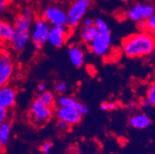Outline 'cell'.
Here are the masks:
<instances>
[{
  "mask_svg": "<svg viewBox=\"0 0 155 154\" xmlns=\"http://www.w3.org/2000/svg\"><path fill=\"white\" fill-rule=\"evenodd\" d=\"M122 49L126 56L131 59L147 56L155 50V37L148 32H140L124 38Z\"/></svg>",
  "mask_w": 155,
  "mask_h": 154,
  "instance_id": "6da1fadb",
  "label": "cell"
},
{
  "mask_svg": "<svg viewBox=\"0 0 155 154\" xmlns=\"http://www.w3.org/2000/svg\"><path fill=\"white\" fill-rule=\"evenodd\" d=\"M91 5L92 0H73L67 11L66 26L70 29L78 26Z\"/></svg>",
  "mask_w": 155,
  "mask_h": 154,
  "instance_id": "7a4b0ae2",
  "label": "cell"
},
{
  "mask_svg": "<svg viewBox=\"0 0 155 154\" xmlns=\"http://www.w3.org/2000/svg\"><path fill=\"white\" fill-rule=\"evenodd\" d=\"M54 115L53 107L43 105L37 99L34 100L31 103L29 111V120L35 126H41L50 120Z\"/></svg>",
  "mask_w": 155,
  "mask_h": 154,
  "instance_id": "3957f363",
  "label": "cell"
},
{
  "mask_svg": "<svg viewBox=\"0 0 155 154\" xmlns=\"http://www.w3.org/2000/svg\"><path fill=\"white\" fill-rule=\"evenodd\" d=\"M51 25L43 17H38L32 22V30L30 29V38L32 42L44 44L47 42L48 36Z\"/></svg>",
  "mask_w": 155,
  "mask_h": 154,
  "instance_id": "277c9868",
  "label": "cell"
},
{
  "mask_svg": "<svg viewBox=\"0 0 155 154\" xmlns=\"http://www.w3.org/2000/svg\"><path fill=\"white\" fill-rule=\"evenodd\" d=\"M154 13L155 8L152 5L137 3L129 8L126 15L129 20L137 23L140 21L147 20Z\"/></svg>",
  "mask_w": 155,
  "mask_h": 154,
  "instance_id": "5b68a950",
  "label": "cell"
},
{
  "mask_svg": "<svg viewBox=\"0 0 155 154\" xmlns=\"http://www.w3.org/2000/svg\"><path fill=\"white\" fill-rule=\"evenodd\" d=\"M14 72L12 56L9 52L0 50V87L8 84Z\"/></svg>",
  "mask_w": 155,
  "mask_h": 154,
  "instance_id": "8992f818",
  "label": "cell"
},
{
  "mask_svg": "<svg viewBox=\"0 0 155 154\" xmlns=\"http://www.w3.org/2000/svg\"><path fill=\"white\" fill-rule=\"evenodd\" d=\"M70 29L66 25L51 26L47 42L55 48L63 47L70 36Z\"/></svg>",
  "mask_w": 155,
  "mask_h": 154,
  "instance_id": "52a82bcc",
  "label": "cell"
},
{
  "mask_svg": "<svg viewBox=\"0 0 155 154\" xmlns=\"http://www.w3.org/2000/svg\"><path fill=\"white\" fill-rule=\"evenodd\" d=\"M43 18L52 26L66 25L67 11H65L63 8L58 5H49L44 9Z\"/></svg>",
  "mask_w": 155,
  "mask_h": 154,
  "instance_id": "ba28073f",
  "label": "cell"
},
{
  "mask_svg": "<svg viewBox=\"0 0 155 154\" xmlns=\"http://www.w3.org/2000/svg\"><path fill=\"white\" fill-rule=\"evenodd\" d=\"M54 115L58 120L67 122L70 126L80 123L82 120L83 115L78 110L71 106H58L54 110Z\"/></svg>",
  "mask_w": 155,
  "mask_h": 154,
  "instance_id": "9c48e42d",
  "label": "cell"
},
{
  "mask_svg": "<svg viewBox=\"0 0 155 154\" xmlns=\"http://www.w3.org/2000/svg\"><path fill=\"white\" fill-rule=\"evenodd\" d=\"M111 35H101L99 34L90 43L91 52L98 56H104L109 53L111 46Z\"/></svg>",
  "mask_w": 155,
  "mask_h": 154,
  "instance_id": "30bf717a",
  "label": "cell"
},
{
  "mask_svg": "<svg viewBox=\"0 0 155 154\" xmlns=\"http://www.w3.org/2000/svg\"><path fill=\"white\" fill-rule=\"evenodd\" d=\"M30 39V30H20L14 29L13 35L8 44L16 53H21L25 49Z\"/></svg>",
  "mask_w": 155,
  "mask_h": 154,
  "instance_id": "8fae6325",
  "label": "cell"
},
{
  "mask_svg": "<svg viewBox=\"0 0 155 154\" xmlns=\"http://www.w3.org/2000/svg\"><path fill=\"white\" fill-rule=\"evenodd\" d=\"M17 93L13 87L6 84L0 87V106L11 110L16 102Z\"/></svg>",
  "mask_w": 155,
  "mask_h": 154,
  "instance_id": "7c38bea8",
  "label": "cell"
},
{
  "mask_svg": "<svg viewBox=\"0 0 155 154\" xmlns=\"http://www.w3.org/2000/svg\"><path fill=\"white\" fill-rule=\"evenodd\" d=\"M56 104L60 106H71L77 110L82 115H86L88 113L89 109L84 104L76 100L74 97L67 95H60L56 99Z\"/></svg>",
  "mask_w": 155,
  "mask_h": 154,
  "instance_id": "4fadbf2b",
  "label": "cell"
},
{
  "mask_svg": "<svg viewBox=\"0 0 155 154\" xmlns=\"http://www.w3.org/2000/svg\"><path fill=\"white\" fill-rule=\"evenodd\" d=\"M68 56L71 63L75 67H81L84 65L85 54L82 48L78 45H72L69 47Z\"/></svg>",
  "mask_w": 155,
  "mask_h": 154,
  "instance_id": "5bb4252c",
  "label": "cell"
},
{
  "mask_svg": "<svg viewBox=\"0 0 155 154\" xmlns=\"http://www.w3.org/2000/svg\"><path fill=\"white\" fill-rule=\"evenodd\" d=\"M130 126L134 129H143L148 127L151 123L150 119L146 114L138 113L132 115L129 119Z\"/></svg>",
  "mask_w": 155,
  "mask_h": 154,
  "instance_id": "9a60e30c",
  "label": "cell"
},
{
  "mask_svg": "<svg viewBox=\"0 0 155 154\" xmlns=\"http://www.w3.org/2000/svg\"><path fill=\"white\" fill-rule=\"evenodd\" d=\"M98 35H99V31L95 25L91 26H82L80 30V39L83 42L87 44H90Z\"/></svg>",
  "mask_w": 155,
  "mask_h": 154,
  "instance_id": "2e32d148",
  "label": "cell"
},
{
  "mask_svg": "<svg viewBox=\"0 0 155 154\" xmlns=\"http://www.w3.org/2000/svg\"><path fill=\"white\" fill-rule=\"evenodd\" d=\"M13 32V24L6 20H0V41L4 43H9Z\"/></svg>",
  "mask_w": 155,
  "mask_h": 154,
  "instance_id": "e0dca14e",
  "label": "cell"
},
{
  "mask_svg": "<svg viewBox=\"0 0 155 154\" xmlns=\"http://www.w3.org/2000/svg\"><path fill=\"white\" fill-rule=\"evenodd\" d=\"M12 124L9 121L3 123L0 125V149H4L10 140Z\"/></svg>",
  "mask_w": 155,
  "mask_h": 154,
  "instance_id": "ac0fdd59",
  "label": "cell"
},
{
  "mask_svg": "<svg viewBox=\"0 0 155 154\" xmlns=\"http://www.w3.org/2000/svg\"><path fill=\"white\" fill-rule=\"evenodd\" d=\"M32 22H33V19L24 16L23 15L19 13L14 19V29H20V30H30Z\"/></svg>",
  "mask_w": 155,
  "mask_h": 154,
  "instance_id": "d6986e66",
  "label": "cell"
},
{
  "mask_svg": "<svg viewBox=\"0 0 155 154\" xmlns=\"http://www.w3.org/2000/svg\"><path fill=\"white\" fill-rule=\"evenodd\" d=\"M36 99L40 103H42L43 105L47 106L53 107V108L54 106L56 105V99L54 95V93L50 91H48V90L39 93Z\"/></svg>",
  "mask_w": 155,
  "mask_h": 154,
  "instance_id": "ffe728a7",
  "label": "cell"
},
{
  "mask_svg": "<svg viewBox=\"0 0 155 154\" xmlns=\"http://www.w3.org/2000/svg\"><path fill=\"white\" fill-rule=\"evenodd\" d=\"M94 25H96V27L99 31V34H101V35L110 34L109 26L107 24V22L101 18H97V19H94Z\"/></svg>",
  "mask_w": 155,
  "mask_h": 154,
  "instance_id": "44dd1931",
  "label": "cell"
},
{
  "mask_svg": "<svg viewBox=\"0 0 155 154\" xmlns=\"http://www.w3.org/2000/svg\"><path fill=\"white\" fill-rule=\"evenodd\" d=\"M147 100L151 106H155V83H151L147 92Z\"/></svg>",
  "mask_w": 155,
  "mask_h": 154,
  "instance_id": "7402d4cb",
  "label": "cell"
},
{
  "mask_svg": "<svg viewBox=\"0 0 155 154\" xmlns=\"http://www.w3.org/2000/svg\"><path fill=\"white\" fill-rule=\"evenodd\" d=\"M68 90V85L65 82H58L54 87L55 93L58 95H63Z\"/></svg>",
  "mask_w": 155,
  "mask_h": 154,
  "instance_id": "603a6c76",
  "label": "cell"
},
{
  "mask_svg": "<svg viewBox=\"0 0 155 154\" xmlns=\"http://www.w3.org/2000/svg\"><path fill=\"white\" fill-rule=\"evenodd\" d=\"M146 32L152 35H155V13L146 20Z\"/></svg>",
  "mask_w": 155,
  "mask_h": 154,
  "instance_id": "cb8c5ba5",
  "label": "cell"
},
{
  "mask_svg": "<svg viewBox=\"0 0 155 154\" xmlns=\"http://www.w3.org/2000/svg\"><path fill=\"white\" fill-rule=\"evenodd\" d=\"M9 110L0 106V125L3 123L9 121Z\"/></svg>",
  "mask_w": 155,
  "mask_h": 154,
  "instance_id": "d4e9b609",
  "label": "cell"
},
{
  "mask_svg": "<svg viewBox=\"0 0 155 154\" xmlns=\"http://www.w3.org/2000/svg\"><path fill=\"white\" fill-rule=\"evenodd\" d=\"M20 13L23 15L24 16L29 17L31 19H33V16H34V12L32 10V8L29 6L23 7L22 8V10H21Z\"/></svg>",
  "mask_w": 155,
  "mask_h": 154,
  "instance_id": "484cf974",
  "label": "cell"
},
{
  "mask_svg": "<svg viewBox=\"0 0 155 154\" xmlns=\"http://www.w3.org/2000/svg\"><path fill=\"white\" fill-rule=\"evenodd\" d=\"M56 126H57V128H58L60 130L63 131V132H67V131H68L69 129H70V127H71V126H70V124H68L67 122H65V121L63 120L57 121Z\"/></svg>",
  "mask_w": 155,
  "mask_h": 154,
  "instance_id": "4316f807",
  "label": "cell"
},
{
  "mask_svg": "<svg viewBox=\"0 0 155 154\" xmlns=\"http://www.w3.org/2000/svg\"><path fill=\"white\" fill-rule=\"evenodd\" d=\"M52 143L50 142H44L40 146V150L43 154H48L51 150Z\"/></svg>",
  "mask_w": 155,
  "mask_h": 154,
  "instance_id": "83f0119b",
  "label": "cell"
},
{
  "mask_svg": "<svg viewBox=\"0 0 155 154\" xmlns=\"http://www.w3.org/2000/svg\"><path fill=\"white\" fill-rule=\"evenodd\" d=\"M9 2L7 0H0V15L5 12L9 7Z\"/></svg>",
  "mask_w": 155,
  "mask_h": 154,
  "instance_id": "f1b7e54d",
  "label": "cell"
},
{
  "mask_svg": "<svg viewBox=\"0 0 155 154\" xmlns=\"http://www.w3.org/2000/svg\"><path fill=\"white\" fill-rule=\"evenodd\" d=\"M93 25H94V19L92 18L87 17L82 20V26H91Z\"/></svg>",
  "mask_w": 155,
  "mask_h": 154,
  "instance_id": "f546056e",
  "label": "cell"
},
{
  "mask_svg": "<svg viewBox=\"0 0 155 154\" xmlns=\"http://www.w3.org/2000/svg\"><path fill=\"white\" fill-rule=\"evenodd\" d=\"M137 27L138 29H140V32H146V29H147L146 20H143L137 22Z\"/></svg>",
  "mask_w": 155,
  "mask_h": 154,
  "instance_id": "4dcf8cb0",
  "label": "cell"
},
{
  "mask_svg": "<svg viewBox=\"0 0 155 154\" xmlns=\"http://www.w3.org/2000/svg\"><path fill=\"white\" fill-rule=\"evenodd\" d=\"M47 90V85L45 83H39L37 87V91L39 92V93H43V92L46 91Z\"/></svg>",
  "mask_w": 155,
  "mask_h": 154,
  "instance_id": "1f68e13d",
  "label": "cell"
},
{
  "mask_svg": "<svg viewBox=\"0 0 155 154\" xmlns=\"http://www.w3.org/2000/svg\"><path fill=\"white\" fill-rule=\"evenodd\" d=\"M101 109L103 111H109V108H108V102H103L101 104Z\"/></svg>",
  "mask_w": 155,
  "mask_h": 154,
  "instance_id": "d6a6232c",
  "label": "cell"
},
{
  "mask_svg": "<svg viewBox=\"0 0 155 154\" xmlns=\"http://www.w3.org/2000/svg\"><path fill=\"white\" fill-rule=\"evenodd\" d=\"M127 108L130 110H134L137 108V104L135 102H130L127 105Z\"/></svg>",
  "mask_w": 155,
  "mask_h": 154,
  "instance_id": "836d02e7",
  "label": "cell"
},
{
  "mask_svg": "<svg viewBox=\"0 0 155 154\" xmlns=\"http://www.w3.org/2000/svg\"><path fill=\"white\" fill-rule=\"evenodd\" d=\"M33 46H34V48L36 49V50H40V49H43V44H42V43H40V42H33Z\"/></svg>",
  "mask_w": 155,
  "mask_h": 154,
  "instance_id": "e575fe53",
  "label": "cell"
},
{
  "mask_svg": "<svg viewBox=\"0 0 155 154\" xmlns=\"http://www.w3.org/2000/svg\"><path fill=\"white\" fill-rule=\"evenodd\" d=\"M108 108H109V111L115 110L117 108V103L113 102H108Z\"/></svg>",
  "mask_w": 155,
  "mask_h": 154,
  "instance_id": "d590c367",
  "label": "cell"
},
{
  "mask_svg": "<svg viewBox=\"0 0 155 154\" xmlns=\"http://www.w3.org/2000/svg\"><path fill=\"white\" fill-rule=\"evenodd\" d=\"M141 106L143 107V108H149L150 106H151L150 103H149V101L147 100H143L141 103Z\"/></svg>",
  "mask_w": 155,
  "mask_h": 154,
  "instance_id": "8d00e7d4",
  "label": "cell"
},
{
  "mask_svg": "<svg viewBox=\"0 0 155 154\" xmlns=\"http://www.w3.org/2000/svg\"><path fill=\"white\" fill-rule=\"evenodd\" d=\"M8 2H9V3H13V2H15L17 0H7Z\"/></svg>",
  "mask_w": 155,
  "mask_h": 154,
  "instance_id": "74e56055",
  "label": "cell"
},
{
  "mask_svg": "<svg viewBox=\"0 0 155 154\" xmlns=\"http://www.w3.org/2000/svg\"><path fill=\"white\" fill-rule=\"evenodd\" d=\"M144 1L146 2H147V3H151V2H153V0H144Z\"/></svg>",
  "mask_w": 155,
  "mask_h": 154,
  "instance_id": "f35d334b",
  "label": "cell"
},
{
  "mask_svg": "<svg viewBox=\"0 0 155 154\" xmlns=\"http://www.w3.org/2000/svg\"><path fill=\"white\" fill-rule=\"evenodd\" d=\"M122 1H124V2H128L129 0H122Z\"/></svg>",
  "mask_w": 155,
  "mask_h": 154,
  "instance_id": "ab89813d",
  "label": "cell"
},
{
  "mask_svg": "<svg viewBox=\"0 0 155 154\" xmlns=\"http://www.w3.org/2000/svg\"><path fill=\"white\" fill-rule=\"evenodd\" d=\"M50 1H54V0H50Z\"/></svg>",
  "mask_w": 155,
  "mask_h": 154,
  "instance_id": "60d3db41",
  "label": "cell"
},
{
  "mask_svg": "<svg viewBox=\"0 0 155 154\" xmlns=\"http://www.w3.org/2000/svg\"><path fill=\"white\" fill-rule=\"evenodd\" d=\"M67 1H70V0H67Z\"/></svg>",
  "mask_w": 155,
  "mask_h": 154,
  "instance_id": "b9f144b4",
  "label": "cell"
}]
</instances>
